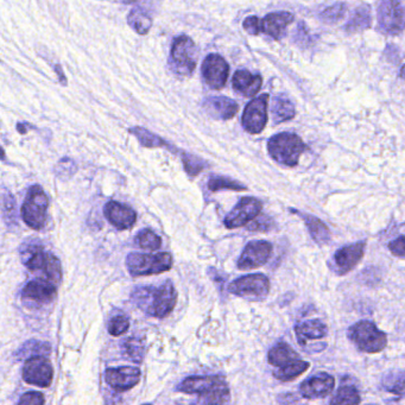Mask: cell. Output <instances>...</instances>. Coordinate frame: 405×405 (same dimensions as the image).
<instances>
[{
    "instance_id": "cell-15",
    "label": "cell",
    "mask_w": 405,
    "mask_h": 405,
    "mask_svg": "<svg viewBox=\"0 0 405 405\" xmlns=\"http://www.w3.org/2000/svg\"><path fill=\"white\" fill-rule=\"evenodd\" d=\"M141 370L133 366L107 369L105 372L106 383L117 392L132 389L141 382Z\"/></svg>"
},
{
    "instance_id": "cell-17",
    "label": "cell",
    "mask_w": 405,
    "mask_h": 405,
    "mask_svg": "<svg viewBox=\"0 0 405 405\" xmlns=\"http://www.w3.org/2000/svg\"><path fill=\"white\" fill-rule=\"evenodd\" d=\"M365 254V242H355L343 246L334 254L335 269L338 275H345L355 269Z\"/></svg>"
},
{
    "instance_id": "cell-18",
    "label": "cell",
    "mask_w": 405,
    "mask_h": 405,
    "mask_svg": "<svg viewBox=\"0 0 405 405\" xmlns=\"http://www.w3.org/2000/svg\"><path fill=\"white\" fill-rule=\"evenodd\" d=\"M105 217L111 225L118 230H130L136 224L137 213L132 208L118 201H109L106 203L104 210Z\"/></svg>"
},
{
    "instance_id": "cell-40",
    "label": "cell",
    "mask_w": 405,
    "mask_h": 405,
    "mask_svg": "<svg viewBox=\"0 0 405 405\" xmlns=\"http://www.w3.org/2000/svg\"><path fill=\"white\" fill-rule=\"evenodd\" d=\"M345 12H346V5L343 3H338V4L331 5L329 8H326L322 12L321 17L326 23H336L345 16Z\"/></svg>"
},
{
    "instance_id": "cell-31",
    "label": "cell",
    "mask_w": 405,
    "mask_h": 405,
    "mask_svg": "<svg viewBox=\"0 0 405 405\" xmlns=\"http://www.w3.org/2000/svg\"><path fill=\"white\" fill-rule=\"evenodd\" d=\"M371 25V11L369 5H362L357 8L355 15L346 25V32H357L365 30Z\"/></svg>"
},
{
    "instance_id": "cell-5",
    "label": "cell",
    "mask_w": 405,
    "mask_h": 405,
    "mask_svg": "<svg viewBox=\"0 0 405 405\" xmlns=\"http://www.w3.org/2000/svg\"><path fill=\"white\" fill-rule=\"evenodd\" d=\"M172 256L167 252L160 254H130L126 257V268L133 277L150 276L167 273L172 269Z\"/></svg>"
},
{
    "instance_id": "cell-3",
    "label": "cell",
    "mask_w": 405,
    "mask_h": 405,
    "mask_svg": "<svg viewBox=\"0 0 405 405\" xmlns=\"http://www.w3.org/2000/svg\"><path fill=\"white\" fill-rule=\"evenodd\" d=\"M270 156L277 163L287 167H295L300 160V157L306 150V144L300 137L295 133H278L270 138L268 143Z\"/></svg>"
},
{
    "instance_id": "cell-2",
    "label": "cell",
    "mask_w": 405,
    "mask_h": 405,
    "mask_svg": "<svg viewBox=\"0 0 405 405\" xmlns=\"http://www.w3.org/2000/svg\"><path fill=\"white\" fill-rule=\"evenodd\" d=\"M22 261L32 273L41 271L48 281L59 284L62 280V269L59 258L50 252L44 251L42 246L30 245L22 254Z\"/></svg>"
},
{
    "instance_id": "cell-20",
    "label": "cell",
    "mask_w": 405,
    "mask_h": 405,
    "mask_svg": "<svg viewBox=\"0 0 405 405\" xmlns=\"http://www.w3.org/2000/svg\"><path fill=\"white\" fill-rule=\"evenodd\" d=\"M202 106L207 114L218 121H230L239 111L238 104L227 97H207Z\"/></svg>"
},
{
    "instance_id": "cell-12",
    "label": "cell",
    "mask_w": 405,
    "mask_h": 405,
    "mask_svg": "<svg viewBox=\"0 0 405 405\" xmlns=\"http://www.w3.org/2000/svg\"><path fill=\"white\" fill-rule=\"evenodd\" d=\"M54 371L50 362L44 357L36 355L27 359L23 367L24 382L30 385L48 387L53 382Z\"/></svg>"
},
{
    "instance_id": "cell-27",
    "label": "cell",
    "mask_w": 405,
    "mask_h": 405,
    "mask_svg": "<svg viewBox=\"0 0 405 405\" xmlns=\"http://www.w3.org/2000/svg\"><path fill=\"white\" fill-rule=\"evenodd\" d=\"M300 214V213H298ZM303 218L306 225L308 227L309 233L314 239V242L319 245H326L331 240V232L328 227L320 219L313 215L300 214Z\"/></svg>"
},
{
    "instance_id": "cell-24",
    "label": "cell",
    "mask_w": 405,
    "mask_h": 405,
    "mask_svg": "<svg viewBox=\"0 0 405 405\" xmlns=\"http://www.w3.org/2000/svg\"><path fill=\"white\" fill-rule=\"evenodd\" d=\"M263 78L261 75L251 74L249 71H235L232 78V86L234 90L244 97H254L261 90Z\"/></svg>"
},
{
    "instance_id": "cell-10",
    "label": "cell",
    "mask_w": 405,
    "mask_h": 405,
    "mask_svg": "<svg viewBox=\"0 0 405 405\" xmlns=\"http://www.w3.org/2000/svg\"><path fill=\"white\" fill-rule=\"evenodd\" d=\"M268 104L269 94H261L247 104L242 117V128L247 132L258 135L264 130L268 123Z\"/></svg>"
},
{
    "instance_id": "cell-30",
    "label": "cell",
    "mask_w": 405,
    "mask_h": 405,
    "mask_svg": "<svg viewBox=\"0 0 405 405\" xmlns=\"http://www.w3.org/2000/svg\"><path fill=\"white\" fill-rule=\"evenodd\" d=\"M309 366H310L309 362L297 360V362L289 364L287 366L280 367L278 370L273 372V376L281 382H290L300 377L301 374H303L306 371L308 370Z\"/></svg>"
},
{
    "instance_id": "cell-11",
    "label": "cell",
    "mask_w": 405,
    "mask_h": 405,
    "mask_svg": "<svg viewBox=\"0 0 405 405\" xmlns=\"http://www.w3.org/2000/svg\"><path fill=\"white\" fill-rule=\"evenodd\" d=\"M201 74L211 90H221L226 85L230 75V66L220 55L210 54L203 60Z\"/></svg>"
},
{
    "instance_id": "cell-16",
    "label": "cell",
    "mask_w": 405,
    "mask_h": 405,
    "mask_svg": "<svg viewBox=\"0 0 405 405\" xmlns=\"http://www.w3.org/2000/svg\"><path fill=\"white\" fill-rule=\"evenodd\" d=\"M335 379L328 373H319L306 379L300 386L302 397L307 399H317L327 397L334 390Z\"/></svg>"
},
{
    "instance_id": "cell-32",
    "label": "cell",
    "mask_w": 405,
    "mask_h": 405,
    "mask_svg": "<svg viewBox=\"0 0 405 405\" xmlns=\"http://www.w3.org/2000/svg\"><path fill=\"white\" fill-rule=\"evenodd\" d=\"M360 401L362 398L355 386L341 385L331 398V405H359Z\"/></svg>"
},
{
    "instance_id": "cell-23",
    "label": "cell",
    "mask_w": 405,
    "mask_h": 405,
    "mask_svg": "<svg viewBox=\"0 0 405 405\" xmlns=\"http://www.w3.org/2000/svg\"><path fill=\"white\" fill-rule=\"evenodd\" d=\"M222 379L224 378L219 377V376L188 377L179 384V391L184 392V394H199V396H201V394H207V392H210V391L214 389L215 386L218 385Z\"/></svg>"
},
{
    "instance_id": "cell-39",
    "label": "cell",
    "mask_w": 405,
    "mask_h": 405,
    "mask_svg": "<svg viewBox=\"0 0 405 405\" xmlns=\"http://www.w3.org/2000/svg\"><path fill=\"white\" fill-rule=\"evenodd\" d=\"M130 327V320L124 314H118L111 317L109 322V333L114 336H121L128 331Z\"/></svg>"
},
{
    "instance_id": "cell-28",
    "label": "cell",
    "mask_w": 405,
    "mask_h": 405,
    "mask_svg": "<svg viewBox=\"0 0 405 405\" xmlns=\"http://www.w3.org/2000/svg\"><path fill=\"white\" fill-rule=\"evenodd\" d=\"M271 112H273L275 124L290 121V119L295 117V107H294L288 97H283V95H280V97H276L273 99Z\"/></svg>"
},
{
    "instance_id": "cell-7",
    "label": "cell",
    "mask_w": 405,
    "mask_h": 405,
    "mask_svg": "<svg viewBox=\"0 0 405 405\" xmlns=\"http://www.w3.org/2000/svg\"><path fill=\"white\" fill-rule=\"evenodd\" d=\"M199 50L189 36L181 35L172 42L170 51L172 69L181 76L193 74L198 64Z\"/></svg>"
},
{
    "instance_id": "cell-29",
    "label": "cell",
    "mask_w": 405,
    "mask_h": 405,
    "mask_svg": "<svg viewBox=\"0 0 405 405\" xmlns=\"http://www.w3.org/2000/svg\"><path fill=\"white\" fill-rule=\"evenodd\" d=\"M128 23L139 35H146L152 27V18L143 8H135L130 11Z\"/></svg>"
},
{
    "instance_id": "cell-25",
    "label": "cell",
    "mask_w": 405,
    "mask_h": 405,
    "mask_svg": "<svg viewBox=\"0 0 405 405\" xmlns=\"http://www.w3.org/2000/svg\"><path fill=\"white\" fill-rule=\"evenodd\" d=\"M129 132L136 137L138 142L141 143L142 146H144V148H163L167 149L172 153L179 152L174 145L167 143V141H164L162 137L158 136L156 133L150 132L149 130L142 128V126L130 128Z\"/></svg>"
},
{
    "instance_id": "cell-43",
    "label": "cell",
    "mask_w": 405,
    "mask_h": 405,
    "mask_svg": "<svg viewBox=\"0 0 405 405\" xmlns=\"http://www.w3.org/2000/svg\"><path fill=\"white\" fill-rule=\"evenodd\" d=\"M389 249L391 254H394V256L405 257V235L390 242Z\"/></svg>"
},
{
    "instance_id": "cell-6",
    "label": "cell",
    "mask_w": 405,
    "mask_h": 405,
    "mask_svg": "<svg viewBox=\"0 0 405 405\" xmlns=\"http://www.w3.org/2000/svg\"><path fill=\"white\" fill-rule=\"evenodd\" d=\"M48 207L49 199L43 189L39 186H32L27 191V198L20 210V217L32 230H42L46 225Z\"/></svg>"
},
{
    "instance_id": "cell-34",
    "label": "cell",
    "mask_w": 405,
    "mask_h": 405,
    "mask_svg": "<svg viewBox=\"0 0 405 405\" xmlns=\"http://www.w3.org/2000/svg\"><path fill=\"white\" fill-rule=\"evenodd\" d=\"M136 244L142 249L156 251L162 245V239L153 231L146 228L137 234Z\"/></svg>"
},
{
    "instance_id": "cell-21",
    "label": "cell",
    "mask_w": 405,
    "mask_h": 405,
    "mask_svg": "<svg viewBox=\"0 0 405 405\" xmlns=\"http://www.w3.org/2000/svg\"><path fill=\"white\" fill-rule=\"evenodd\" d=\"M294 20V15L288 11L273 12L261 20V30L273 39H280L285 32V27Z\"/></svg>"
},
{
    "instance_id": "cell-8",
    "label": "cell",
    "mask_w": 405,
    "mask_h": 405,
    "mask_svg": "<svg viewBox=\"0 0 405 405\" xmlns=\"http://www.w3.org/2000/svg\"><path fill=\"white\" fill-rule=\"evenodd\" d=\"M270 290L269 278L261 273L242 276L228 285V291L247 300H264Z\"/></svg>"
},
{
    "instance_id": "cell-33",
    "label": "cell",
    "mask_w": 405,
    "mask_h": 405,
    "mask_svg": "<svg viewBox=\"0 0 405 405\" xmlns=\"http://www.w3.org/2000/svg\"><path fill=\"white\" fill-rule=\"evenodd\" d=\"M208 188L213 193L225 191V189L233 191H244L247 189L246 186L240 184L238 181H234V179H228V177H225V176H212L210 181H208Z\"/></svg>"
},
{
    "instance_id": "cell-1",
    "label": "cell",
    "mask_w": 405,
    "mask_h": 405,
    "mask_svg": "<svg viewBox=\"0 0 405 405\" xmlns=\"http://www.w3.org/2000/svg\"><path fill=\"white\" fill-rule=\"evenodd\" d=\"M135 302L142 310L158 319L167 317L177 302V291L172 281L164 282L160 287H143L136 289Z\"/></svg>"
},
{
    "instance_id": "cell-45",
    "label": "cell",
    "mask_w": 405,
    "mask_h": 405,
    "mask_svg": "<svg viewBox=\"0 0 405 405\" xmlns=\"http://www.w3.org/2000/svg\"><path fill=\"white\" fill-rule=\"evenodd\" d=\"M401 78H405V64H404V66L401 67Z\"/></svg>"
},
{
    "instance_id": "cell-35",
    "label": "cell",
    "mask_w": 405,
    "mask_h": 405,
    "mask_svg": "<svg viewBox=\"0 0 405 405\" xmlns=\"http://www.w3.org/2000/svg\"><path fill=\"white\" fill-rule=\"evenodd\" d=\"M181 156H182L184 170L187 172L188 175L191 176V177L199 175L200 172L205 170L206 167H210L206 160H201L199 157L187 153V152H181Z\"/></svg>"
},
{
    "instance_id": "cell-19",
    "label": "cell",
    "mask_w": 405,
    "mask_h": 405,
    "mask_svg": "<svg viewBox=\"0 0 405 405\" xmlns=\"http://www.w3.org/2000/svg\"><path fill=\"white\" fill-rule=\"evenodd\" d=\"M56 287L48 280L29 282L22 291L24 301L29 300L39 304L50 303L56 298Z\"/></svg>"
},
{
    "instance_id": "cell-13",
    "label": "cell",
    "mask_w": 405,
    "mask_h": 405,
    "mask_svg": "<svg viewBox=\"0 0 405 405\" xmlns=\"http://www.w3.org/2000/svg\"><path fill=\"white\" fill-rule=\"evenodd\" d=\"M263 205L254 198H242L233 210L226 215L224 224L227 228L233 230L238 227L245 226L246 224L257 218L261 212Z\"/></svg>"
},
{
    "instance_id": "cell-26",
    "label": "cell",
    "mask_w": 405,
    "mask_h": 405,
    "mask_svg": "<svg viewBox=\"0 0 405 405\" xmlns=\"http://www.w3.org/2000/svg\"><path fill=\"white\" fill-rule=\"evenodd\" d=\"M270 365L280 367H284L291 362L300 360V355L289 346L288 343H278L270 350L268 355Z\"/></svg>"
},
{
    "instance_id": "cell-42",
    "label": "cell",
    "mask_w": 405,
    "mask_h": 405,
    "mask_svg": "<svg viewBox=\"0 0 405 405\" xmlns=\"http://www.w3.org/2000/svg\"><path fill=\"white\" fill-rule=\"evenodd\" d=\"M242 27L245 29L246 32H249V35L257 36L261 34V20L256 16H249L244 20Z\"/></svg>"
},
{
    "instance_id": "cell-46",
    "label": "cell",
    "mask_w": 405,
    "mask_h": 405,
    "mask_svg": "<svg viewBox=\"0 0 405 405\" xmlns=\"http://www.w3.org/2000/svg\"><path fill=\"white\" fill-rule=\"evenodd\" d=\"M145 405H152V404H145Z\"/></svg>"
},
{
    "instance_id": "cell-4",
    "label": "cell",
    "mask_w": 405,
    "mask_h": 405,
    "mask_svg": "<svg viewBox=\"0 0 405 405\" xmlns=\"http://www.w3.org/2000/svg\"><path fill=\"white\" fill-rule=\"evenodd\" d=\"M348 339L358 347V350L365 353H379L387 345V338L384 331L371 321H359L347 331Z\"/></svg>"
},
{
    "instance_id": "cell-9",
    "label": "cell",
    "mask_w": 405,
    "mask_h": 405,
    "mask_svg": "<svg viewBox=\"0 0 405 405\" xmlns=\"http://www.w3.org/2000/svg\"><path fill=\"white\" fill-rule=\"evenodd\" d=\"M378 25L386 35H398L405 27V12L401 3L394 0L382 1L378 8Z\"/></svg>"
},
{
    "instance_id": "cell-37",
    "label": "cell",
    "mask_w": 405,
    "mask_h": 405,
    "mask_svg": "<svg viewBox=\"0 0 405 405\" xmlns=\"http://www.w3.org/2000/svg\"><path fill=\"white\" fill-rule=\"evenodd\" d=\"M383 387L389 391L391 394H405V374L394 373L387 374L385 378L383 379Z\"/></svg>"
},
{
    "instance_id": "cell-36",
    "label": "cell",
    "mask_w": 405,
    "mask_h": 405,
    "mask_svg": "<svg viewBox=\"0 0 405 405\" xmlns=\"http://www.w3.org/2000/svg\"><path fill=\"white\" fill-rule=\"evenodd\" d=\"M125 351H126V355H129L130 359H132L133 362H143L145 355L144 339L131 336L125 343Z\"/></svg>"
},
{
    "instance_id": "cell-44",
    "label": "cell",
    "mask_w": 405,
    "mask_h": 405,
    "mask_svg": "<svg viewBox=\"0 0 405 405\" xmlns=\"http://www.w3.org/2000/svg\"><path fill=\"white\" fill-rule=\"evenodd\" d=\"M55 71H56V74L59 75L60 82L62 83L63 86H67V78L64 76V73L62 71V68L60 64H56L54 67Z\"/></svg>"
},
{
    "instance_id": "cell-41",
    "label": "cell",
    "mask_w": 405,
    "mask_h": 405,
    "mask_svg": "<svg viewBox=\"0 0 405 405\" xmlns=\"http://www.w3.org/2000/svg\"><path fill=\"white\" fill-rule=\"evenodd\" d=\"M44 401H46V398L43 394L32 391L22 396L18 405H44Z\"/></svg>"
},
{
    "instance_id": "cell-22",
    "label": "cell",
    "mask_w": 405,
    "mask_h": 405,
    "mask_svg": "<svg viewBox=\"0 0 405 405\" xmlns=\"http://www.w3.org/2000/svg\"><path fill=\"white\" fill-rule=\"evenodd\" d=\"M297 341L302 346H306L309 341L324 339L328 334V328L320 320H308L297 324L295 328Z\"/></svg>"
},
{
    "instance_id": "cell-14",
    "label": "cell",
    "mask_w": 405,
    "mask_h": 405,
    "mask_svg": "<svg viewBox=\"0 0 405 405\" xmlns=\"http://www.w3.org/2000/svg\"><path fill=\"white\" fill-rule=\"evenodd\" d=\"M273 254V245L264 240H254L245 246L239 258L238 269L252 270L261 268L269 261Z\"/></svg>"
},
{
    "instance_id": "cell-38",
    "label": "cell",
    "mask_w": 405,
    "mask_h": 405,
    "mask_svg": "<svg viewBox=\"0 0 405 405\" xmlns=\"http://www.w3.org/2000/svg\"><path fill=\"white\" fill-rule=\"evenodd\" d=\"M16 200L10 191L4 189L3 191V218L5 222L10 224H16Z\"/></svg>"
}]
</instances>
